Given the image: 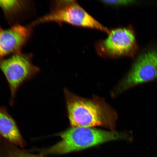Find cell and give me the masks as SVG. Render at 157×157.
I'll return each mask as SVG.
<instances>
[{
	"instance_id": "6da1fadb",
	"label": "cell",
	"mask_w": 157,
	"mask_h": 157,
	"mask_svg": "<svg viewBox=\"0 0 157 157\" xmlns=\"http://www.w3.org/2000/svg\"><path fill=\"white\" fill-rule=\"evenodd\" d=\"M67 111L72 127H102L115 131L116 111L105 99L97 96L90 99L79 97L65 88Z\"/></svg>"
},
{
	"instance_id": "7a4b0ae2",
	"label": "cell",
	"mask_w": 157,
	"mask_h": 157,
	"mask_svg": "<svg viewBox=\"0 0 157 157\" xmlns=\"http://www.w3.org/2000/svg\"><path fill=\"white\" fill-rule=\"evenodd\" d=\"M60 141L52 146L37 150L45 156L78 151L110 141L131 140L130 133L94 128L72 127L57 134Z\"/></svg>"
},
{
	"instance_id": "3957f363",
	"label": "cell",
	"mask_w": 157,
	"mask_h": 157,
	"mask_svg": "<svg viewBox=\"0 0 157 157\" xmlns=\"http://www.w3.org/2000/svg\"><path fill=\"white\" fill-rule=\"evenodd\" d=\"M54 22L97 29L109 34L110 30L87 12L74 0L53 1L50 13L33 21V27L42 23Z\"/></svg>"
},
{
	"instance_id": "277c9868",
	"label": "cell",
	"mask_w": 157,
	"mask_h": 157,
	"mask_svg": "<svg viewBox=\"0 0 157 157\" xmlns=\"http://www.w3.org/2000/svg\"><path fill=\"white\" fill-rule=\"evenodd\" d=\"M33 55L17 53L5 58L0 59V70L3 72L11 93L10 104L14 105L16 96L20 87L25 82L34 78L40 69L33 62Z\"/></svg>"
},
{
	"instance_id": "5b68a950",
	"label": "cell",
	"mask_w": 157,
	"mask_h": 157,
	"mask_svg": "<svg viewBox=\"0 0 157 157\" xmlns=\"http://www.w3.org/2000/svg\"><path fill=\"white\" fill-rule=\"evenodd\" d=\"M108 35L106 38L98 41L95 44L96 52L99 56L114 59L134 55L136 50V39L131 27L113 29Z\"/></svg>"
},
{
	"instance_id": "8992f818",
	"label": "cell",
	"mask_w": 157,
	"mask_h": 157,
	"mask_svg": "<svg viewBox=\"0 0 157 157\" xmlns=\"http://www.w3.org/2000/svg\"><path fill=\"white\" fill-rule=\"evenodd\" d=\"M157 78V50L141 55L133 65L130 71L120 82L113 92V96L138 84Z\"/></svg>"
},
{
	"instance_id": "52a82bcc",
	"label": "cell",
	"mask_w": 157,
	"mask_h": 157,
	"mask_svg": "<svg viewBox=\"0 0 157 157\" xmlns=\"http://www.w3.org/2000/svg\"><path fill=\"white\" fill-rule=\"evenodd\" d=\"M33 27L31 24H15L8 29L0 26V59L21 52L32 36Z\"/></svg>"
},
{
	"instance_id": "ba28073f",
	"label": "cell",
	"mask_w": 157,
	"mask_h": 157,
	"mask_svg": "<svg viewBox=\"0 0 157 157\" xmlns=\"http://www.w3.org/2000/svg\"><path fill=\"white\" fill-rule=\"evenodd\" d=\"M0 137L21 148L26 146L16 122L7 108L0 106Z\"/></svg>"
},
{
	"instance_id": "9c48e42d",
	"label": "cell",
	"mask_w": 157,
	"mask_h": 157,
	"mask_svg": "<svg viewBox=\"0 0 157 157\" xmlns=\"http://www.w3.org/2000/svg\"><path fill=\"white\" fill-rule=\"evenodd\" d=\"M32 3L27 1H0V8L6 21L12 25L19 24L32 7Z\"/></svg>"
},
{
	"instance_id": "30bf717a",
	"label": "cell",
	"mask_w": 157,
	"mask_h": 157,
	"mask_svg": "<svg viewBox=\"0 0 157 157\" xmlns=\"http://www.w3.org/2000/svg\"><path fill=\"white\" fill-rule=\"evenodd\" d=\"M0 157H46L20 149L0 137Z\"/></svg>"
},
{
	"instance_id": "8fae6325",
	"label": "cell",
	"mask_w": 157,
	"mask_h": 157,
	"mask_svg": "<svg viewBox=\"0 0 157 157\" xmlns=\"http://www.w3.org/2000/svg\"><path fill=\"white\" fill-rule=\"evenodd\" d=\"M102 2L105 4L114 6H119L126 5L132 3L133 1H101Z\"/></svg>"
}]
</instances>
